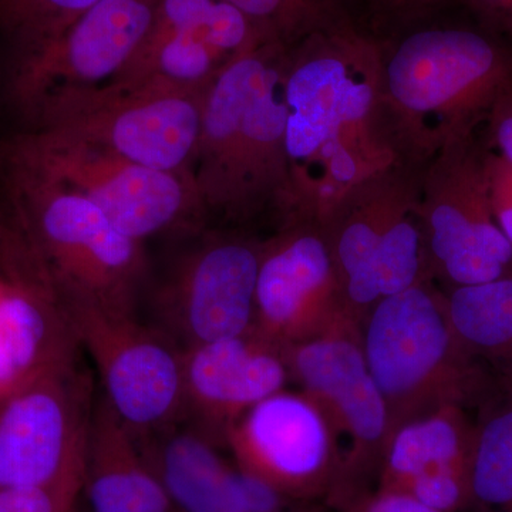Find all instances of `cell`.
Returning a JSON list of instances; mask_svg holds the SVG:
<instances>
[{
	"mask_svg": "<svg viewBox=\"0 0 512 512\" xmlns=\"http://www.w3.org/2000/svg\"><path fill=\"white\" fill-rule=\"evenodd\" d=\"M485 28L512 36V0H466Z\"/></svg>",
	"mask_w": 512,
	"mask_h": 512,
	"instance_id": "obj_32",
	"label": "cell"
},
{
	"mask_svg": "<svg viewBox=\"0 0 512 512\" xmlns=\"http://www.w3.org/2000/svg\"><path fill=\"white\" fill-rule=\"evenodd\" d=\"M345 322L355 320L346 311L322 229L281 222L274 237L262 242L252 330L288 348L319 338Z\"/></svg>",
	"mask_w": 512,
	"mask_h": 512,
	"instance_id": "obj_15",
	"label": "cell"
},
{
	"mask_svg": "<svg viewBox=\"0 0 512 512\" xmlns=\"http://www.w3.org/2000/svg\"><path fill=\"white\" fill-rule=\"evenodd\" d=\"M82 353L52 295L0 278V402Z\"/></svg>",
	"mask_w": 512,
	"mask_h": 512,
	"instance_id": "obj_21",
	"label": "cell"
},
{
	"mask_svg": "<svg viewBox=\"0 0 512 512\" xmlns=\"http://www.w3.org/2000/svg\"><path fill=\"white\" fill-rule=\"evenodd\" d=\"M100 0H0V39L10 64L25 59L62 35Z\"/></svg>",
	"mask_w": 512,
	"mask_h": 512,
	"instance_id": "obj_26",
	"label": "cell"
},
{
	"mask_svg": "<svg viewBox=\"0 0 512 512\" xmlns=\"http://www.w3.org/2000/svg\"><path fill=\"white\" fill-rule=\"evenodd\" d=\"M420 197L421 178L396 163L350 191L322 229L359 325L383 299L430 279Z\"/></svg>",
	"mask_w": 512,
	"mask_h": 512,
	"instance_id": "obj_7",
	"label": "cell"
},
{
	"mask_svg": "<svg viewBox=\"0 0 512 512\" xmlns=\"http://www.w3.org/2000/svg\"><path fill=\"white\" fill-rule=\"evenodd\" d=\"M259 39L244 13L215 0L207 12L178 28H150L136 55L110 83L208 89L225 64Z\"/></svg>",
	"mask_w": 512,
	"mask_h": 512,
	"instance_id": "obj_19",
	"label": "cell"
},
{
	"mask_svg": "<svg viewBox=\"0 0 512 512\" xmlns=\"http://www.w3.org/2000/svg\"><path fill=\"white\" fill-rule=\"evenodd\" d=\"M150 264L92 202L16 143L0 144V275L57 303H96L140 315Z\"/></svg>",
	"mask_w": 512,
	"mask_h": 512,
	"instance_id": "obj_2",
	"label": "cell"
},
{
	"mask_svg": "<svg viewBox=\"0 0 512 512\" xmlns=\"http://www.w3.org/2000/svg\"><path fill=\"white\" fill-rule=\"evenodd\" d=\"M512 87V50L490 33L426 28L383 52L382 113L390 140L419 160L473 137Z\"/></svg>",
	"mask_w": 512,
	"mask_h": 512,
	"instance_id": "obj_4",
	"label": "cell"
},
{
	"mask_svg": "<svg viewBox=\"0 0 512 512\" xmlns=\"http://www.w3.org/2000/svg\"><path fill=\"white\" fill-rule=\"evenodd\" d=\"M377 8L389 10V12L403 13V15H412V13L423 12V10L433 8L437 3L443 0H370Z\"/></svg>",
	"mask_w": 512,
	"mask_h": 512,
	"instance_id": "obj_33",
	"label": "cell"
},
{
	"mask_svg": "<svg viewBox=\"0 0 512 512\" xmlns=\"http://www.w3.org/2000/svg\"><path fill=\"white\" fill-rule=\"evenodd\" d=\"M12 137L47 173L96 205L138 244L208 227L192 175L144 167L53 131L22 128Z\"/></svg>",
	"mask_w": 512,
	"mask_h": 512,
	"instance_id": "obj_9",
	"label": "cell"
},
{
	"mask_svg": "<svg viewBox=\"0 0 512 512\" xmlns=\"http://www.w3.org/2000/svg\"><path fill=\"white\" fill-rule=\"evenodd\" d=\"M160 0H100L62 35L10 64L8 93L19 113L43 97L103 86L136 55Z\"/></svg>",
	"mask_w": 512,
	"mask_h": 512,
	"instance_id": "obj_16",
	"label": "cell"
},
{
	"mask_svg": "<svg viewBox=\"0 0 512 512\" xmlns=\"http://www.w3.org/2000/svg\"><path fill=\"white\" fill-rule=\"evenodd\" d=\"M184 238L163 274L150 272L141 318L181 352L251 332L262 242L212 227Z\"/></svg>",
	"mask_w": 512,
	"mask_h": 512,
	"instance_id": "obj_8",
	"label": "cell"
},
{
	"mask_svg": "<svg viewBox=\"0 0 512 512\" xmlns=\"http://www.w3.org/2000/svg\"><path fill=\"white\" fill-rule=\"evenodd\" d=\"M487 123L495 153L512 163V87L494 104Z\"/></svg>",
	"mask_w": 512,
	"mask_h": 512,
	"instance_id": "obj_31",
	"label": "cell"
},
{
	"mask_svg": "<svg viewBox=\"0 0 512 512\" xmlns=\"http://www.w3.org/2000/svg\"><path fill=\"white\" fill-rule=\"evenodd\" d=\"M291 380L318 406L338 441L342 470L330 503L345 510L379 474L389 414L370 373L360 325L345 322L319 338L284 348Z\"/></svg>",
	"mask_w": 512,
	"mask_h": 512,
	"instance_id": "obj_12",
	"label": "cell"
},
{
	"mask_svg": "<svg viewBox=\"0 0 512 512\" xmlns=\"http://www.w3.org/2000/svg\"><path fill=\"white\" fill-rule=\"evenodd\" d=\"M99 390L136 439L183 421V352L140 315L96 303H59Z\"/></svg>",
	"mask_w": 512,
	"mask_h": 512,
	"instance_id": "obj_10",
	"label": "cell"
},
{
	"mask_svg": "<svg viewBox=\"0 0 512 512\" xmlns=\"http://www.w3.org/2000/svg\"><path fill=\"white\" fill-rule=\"evenodd\" d=\"M208 89L106 83L37 101L23 128L53 131L133 163L192 175Z\"/></svg>",
	"mask_w": 512,
	"mask_h": 512,
	"instance_id": "obj_6",
	"label": "cell"
},
{
	"mask_svg": "<svg viewBox=\"0 0 512 512\" xmlns=\"http://www.w3.org/2000/svg\"><path fill=\"white\" fill-rule=\"evenodd\" d=\"M484 170L495 221L512 244V163L495 151H484Z\"/></svg>",
	"mask_w": 512,
	"mask_h": 512,
	"instance_id": "obj_29",
	"label": "cell"
},
{
	"mask_svg": "<svg viewBox=\"0 0 512 512\" xmlns=\"http://www.w3.org/2000/svg\"><path fill=\"white\" fill-rule=\"evenodd\" d=\"M289 53L291 47L262 37L225 64L205 93L192 177L208 227L266 210L281 220L288 210Z\"/></svg>",
	"mask_w": 512,
	"mask_h": 512,
	"instance_id": "obj_3",
	"label": "cell"
},
{
	"mask_svg": "<svg viewBox=\"0 0 512 512\" xmlns=\"http://www.w3.org/2000/svg\"><path fill=\"white\" fill-rule=\"evenodd\" d=\"M477 413L464 512H512V386L500 382Z\"/></svg>",
	"mask_w": 512,
	"mask_h": 512,
	"instance_id": "obj_24",
	"label": "cell"
},
{
	"mask_svg": "<svg viewBox=\"0 0 512 512\" xmlns=\"http://www.w3.org/2000/svg\"><path fill=\"white\" fill-rule=\"evenodd\" d=\"M184 423L224 448L249 409L291 382L285 350L251 330L183 352Z\"/></svg>",
	"mask_w": 512,
	"mask_h": 512,
	"instance_id": "obj_17",
	"label": "cell"
},
{
	"mask_svg": "<svg viewBox=\"0 0 512 512\" xmlns=\"http://www.w3.org/2000/svg\"><path fill=\"white\" fill-rule=\"evenodd\" d=\"M79 488H0V512H70Z\"/></svg>",
	"mask_w": 512,
	"mask_h": 512,
	"instance_id": "obj_27",
	"label": "cell"
},
{
	"mask_svg": "<svg viewBox=\"0 0 512 512\" xmlns=\"http://www.w3.org/2000/svg\"><path fill=\"white\" fill-rule=\"evenodd\" d=\"M97 386L83 353L0 402V488L83 487Z\"/></svg>",
	"mask_w": 512,
	"mask_h": 512,
	"instance_id": "obj_11",
	"label": "cell"
},
{
	"mask_svg": "<svg viewBox=\"0 0 512 512\" xmlns=\"http://www.w3.org/2000/svg\"><path fill=\"white\" fill-rule=\"evenodd\" d=\"M448 313L467 349L512 386V276L448 289Z\"/></svg>",
	"mask_w": 512,
	"mask_h": 512,
	"instance_id": "obj_23",
	"label": "cell"
},
{
	"mask_svg": "<svg viewBox=\"0 0 512 512\" xmlns=\"http://www.w3.org/2000/svg\"><path fill=\"white\" fill-rule=\"evenodd\" d=\"M342 512H441L399 491L376 490L365 494Z\"/></svg>",
	"mask_w": 512,
	"mask_h": 512,
	"instance_id": "obj_30",
	"label": "cell"
},
{
	"mask_svg": "<svg viewBox=\"0 0 512 512\" xmlns=\"http://www.w3.org/2000/svg\"><path fill=\"white\" fill-rule=\"evenodd\" d=\"M244 13L265 39L293 47L313 33L350 22L348 0H222Z\"/></svg>",
	"mask_w": 512,
	"mask_h": 512,
	"instance_id": "obj_25",
	"label": "cell"
},
{
	"mask_svg": "<svg viewBox=\"0 0 512 512\" xmlns=\"http://www.w3.org/2000/svg\"><path fill=\"white\" fill-rule=\"evenodd\" d=\"M360 340L389 414V439L441 407L477 410L500 384L458 336L446 293L431 279L373 306Z\"/></svg>",
	"mask_w": 512,
	"mask_h": 512,
	"instance_id": "obj_5",
	"label": "cell"
},
{
	"mask_svg": "<svg viewBox=\"0 0 512 512\" xmlns=\"http://www.w3.org/2000/svg\"><path fill=\"white\" fill-rule=\"evenodd\" d=\"M177 512H245L234 464L200 431L180 421L138 440Z\"/></svg>",
	"mask_w": 512,
	"mask_h": 512,
	"instance_id": "obj_22",
	"label": "cell"
},
{
	"mask_svg": "<svg viewBox=\"0 0 512 512\" xmlns=\"http://www.w3.org/2000/svg\"><path fill=\"white\" fill-rule=\"evenodd\" d=\"M427 275L448 289L512 276V244L495 221L484 151L473 137L448 144L421 177Z\"/></svg>",
	"mask_w": 512,
	"mask_h": 512,
	"instance_id": "obj_13",
	"label": "cell"
},
{
	"mask_svg": "<svg viewBox=\"0 0 512 512\" xmlns=\"http://www.w3.org/2000/svg\"><path fill=\"white\" fill-rule=\"evenodd\" d=\"M224 448L238 470L302 500L329 501L342 470L328 421L301 390L255 404L229 430Z\"/></svg>",
	"mask_w": 512,
	"mask_h": 512,
	"instance_id": "obj_14",
	"label": "cell"
},
{
	"mask_svg": "<svg viewBox=\"0 0 512 512\" xmlns=\"http://www.w3.org/2000/svg\"><path fill=\"white\" fill-rule=\"evenodd\" d=\"M383 50L352 23L291 47L285 76L291 201L279 222L323 229L349 192L399 163L382 113Z\"/></svg>",
	"mask_w": 512,
	"mask_h": 512,
	"instance_id": "obj_1",
	"label": "cell"
},
{
	"mask_svg": "<svg viewBox=\"0 0 512 512\" xmlns=\"http://www.w3.org/2000/svg\"><path fill=\"white\" fill-rule=\"evenodd\" d=\"M476 421L460 406L409 421L387 441L376 490L399 491L441 512H464Z\"/></svg>",
	"mask_w": 512,
	"mask_h": 512,
	"instance_id": "obj_18",
	"label": "cell"
},
{
	"mask_svg": "<svg viewBox=\"0 0 512 512\" xmlns=\"http://www.w3.org/2000/svg\"><path fill=\"white\" fill-rule=\"evenodd\" d=\"M235 481L245 512H320L318 501L302 500L282 493L237 467Z\"/></svg>",
	"mask_w": 512,
	"mask_h": 512,
	"instance_id": "obj_28",
	"label": "cell"
},
{
	"mask_svg": "<svg viewBox=\"0 0 512 512\" xmlns=\"http://www.w3.org/2000/svg\"><path fill=\"white\" fill-rule=\"evenodd\" d=\"M82 497L87 512H177L140 444L97 387Z\"/></svg>",
	"mask_w": 512,
	"mask_h": 512,
	"instance_id": "obj_20",
	"label": "cell"
}]
</instances>
